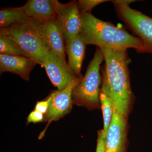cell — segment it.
<instances>
[{"label":"cell","mask_w":152,"mask_h":152,"mask_svg":"<svg viewBox=\"0 0 152 152\" xmlns=\"http://www.w3.org/2000/svg\"><path fill=\"white\" fill-rule=\"evenodd\" d=\"M38 63L25 56H13L0 54V73L9 72L16 74L25 80L28 81L31 72Z\"/></svg>","instance_id":"11"},{"label":"cell","mask_w":152,"mask_h":152,"mask_svg":"<svg viewBox=\"0 0 152 152\" xmlns=\"http://www.w3.org/2000/svg\"><path fill=\"white\" fill-rule=\"evenodd\" d=\"M135 0H113L117 17L124 22L134 36L143 42L146 53H152V18L131 8L130 4Z\"/></svg>","instance_id":"5"},{"label":"cell","mask_w":152,"mask_h":152,"mask_svg":"<svg viewBox=\"0 0 152 152\" xmlns=\"http://www.w3.org/2000/svg\"><path fill=\"white\" fill-rule=\"evenodd\" d=\"M42 23L36 19L29 18L24 21L1 28L18 44L28 58L41 66L49 51L41 34Z\"/></svg>","instance_id":"3"},{"label":"cell","mask_w":152,"mask_h":152,"mask_svg":"<svg viewBox=\"0 0 152 152\" xmlns=\"http://www.w3.org/2000/svg\"><path fill=\"white\" fill-rule=\"evenodd\" d=\"M42 66L45 69L52 84L59 91L70 85H77L82 80L75 75L66 60L50 51L47 53Z\"/></svg>","instance_id":"6"},{"label":"cell","mask_w":152,"mask_h":152,"mask_svg":"<svg viewBox=\"0 0 152 152\" xmlns=\"http://www.w3.org/2000/svg\"><path fill=\"white\" fill-rule=\"evenodd\" d=\"M29 18L21 7L1 8L0 10V27L7 28L16 23L24 21Z\"/></svg>","instance_id":"14"},{"label":"cell","mask_w":152,"mask_h":152,"mask_svg":"<svg viewBox=\"0 0 152 152\" xmlns=\"http://www.w3.org/2000/svg\"><path fill=\"white\" fill-rule=\"evenodd\" d=\"M100 100L103 115L104 129L103 130L106 136L113 115V106L110 98L102 93H100Z\"/></svg>","instance_id":"16"},{"label":"cell","mask_w":152,"mask_h":152,"mask_svg":"<svg viewBox=\"0 0 152 152\" xmlns=\"http://www.w3.org/2000/svg\"><path fill=\"white\" fill-rule=\"evenodd\" d=\"M44 118L45 116L43 114L34 110L29 115L27 118V122L28 124L41 122L44 121Z\"/></svg>","instance_id":"19"},{"label":"cell","mask_w":152,"mask_h":152,"mask_svg":"<svg viewBox=\"0 0 152 152\" xmlns=\"http://www.w3.org/2000/svg\"><path fill=\"white\" fill-rule=\"evenodd\" d=\"M104 64L101 67V93L111 100L114 110L128 118L134 94L131 88L128 49L102 48Z\"/></svg>","instance_id":"1"},{"label":"cell","mask_w":152,"mask_h":152,"mask_svg":"<svg viewBox=\"0 0 152 152\" xmlns=\"http://www.w3.org/2000/svg\"><path fill=\"white\" fill-rule=\"evenodd\" d=\"M112 1L108 0H79L77 6L80 13H91V11L96 6L106 2Z\"/></svg>","instance_id":"17"},{"label":"cell","mask_w":152,"mask_h":152,"mask_svg":"<svg viewBox=\"0 0 152 152\" xmlns=\"http://www.w3.org/2000/svg\"><path fill=\"white\" fill-rule=\"evenodd\" d=\"M106 136L103 130L98 131L96 152H105Z\"/></svg>","instance_id":"18"},{"label":"cell","mask_w":152,"mask_h":152,"mask_svg":"<svg viewBox=\"0 0 152 152\" xmlns=\"http://www.w3.org/2000/svg\"><path fill=\"white\" fill-rule=\"evenodd\" d=\"M80 15L82 25L80 34L86 45H95L100 48H133L137 53H146L143 41L124 28L102 20L91 13Z\"/></svg>","instance_id":"2"},{"label":"cell","mask_w":152,"mask_h":152,"mask_svg":"<svg viewBox=\"0 0 152 152\" xmlns=\"http://www.w3.org/2000/svg\"><path fill=\"white\" fill-rule=\"evenodd\" d=\"M50 99L49 97L45 100L38 102L35 106V110L45 115L48 110Z\"/></svg>","instance_id":"20"},{"label":"cell","mask_w":152,"mask_h":152,"mask_svg":"<svg viewBox=\"0 0 152 152\" xmlns=\"http://www.w3.org/2000/svg\"><path fill=\"white\" fill-rule=\"evenodd\" d=\"M0 54L13 56L28 57L21 47L10 38L2 29H0Z\"/></svg>","instance_id":"15"},{"label":"cell","mask_w":152,"mask_h":152,"mask_svg":"<svg viewBox=\"0 0 152 152\" xmlns=\"http://www.w3.org/2000/svg\"><path fill=\"white\" fill-rule=\"evenodd\" d=\"M86 46L80 34L65 45L66 53L68 58V65L75 75L81 79L83 78L81 70L85 57Z\"/></svg>","instance_id":"12"},{"label":"cell","mask_w":152,"mask_h":152,"mask_svg":"<svg viewBox=\"0 0 152 152\" xmlns=\"http://www.w3.org/2000/svg\"><path fill=\"white\" fill-rule=\"evenodd\" d=\"M54 1L56 17L66 45L80 34L81 29V17L77 2L72 1L66 4H62L57 0H54Z\"/></svg>","instance_id":"7"},{"label":"cell","mask_w":152,"mask_h":152,"mask_svg":"<svg viewBox=\"0 0 152 152\" xmlns=\"http://www.w3.org/2000/svg\"><path fill=\"white\" fill-rule=\"evenodd\" d=\"M41 34L49 50L66 60L64 39L56 17L42 23Z\"/></svg>","instance_id":"10"},{"label":"cell","mask_w":152,"mask_h":152,"mask_svg":"<svg viewBox=\"0 0 152 152\" xmlns=\"http://www.w3.org/2000/svg\"><path fill=\"white\" fill-rule=\"evenodd\" d=\"M104 61L102 51L100 48L96 47L85 76L73 90L72 99L74 104L90 110L99 109L101 107L100 96L102 77L100 71L101 64Z\"/></svg>","instance_id":"4"},{"label":"cell","mask_w":152,"mask_h":152,"mask_svg":"<svg viewBox=\"0 0 152 152\" xmlns=\"http://www.w3.org/2000/svg\"><path fill=\"white\" fill-rule=\"evenodd\" d=\"M21 7L28 18L42 23L56 17L54 0H29Z\"/></svg>","instance_id":"13"},{"label":"cell","mask_w":152,"mask_h":152,"mask_svg":"<svg viewBox=\"0 0 152 152\" xmlns=\"http://www.w3.org/2000/svg\"><path fill=\"white\" fill-rule=\"evenodd\" d=\"M76 86L74 84L69 85L62 91H53L49 96L50 101L48 110L44 118L45 122H48V125L40 134L39 138L43 137L45 130L52 122L60 119L71 111L73 104L72 93Z\"/></svg>","instance_id":"8"},{"label":"cell","mask_w":152,"mask_h":152,"mask_svg":"<svg viewBox=\"0 0 152 152\" xmlns=\"http://www.w3.org/2000/svg\"><path fill=\"white\" fill-rule=\"evenodd\" d=\"M128 118L114 110L106 136L105 152H127Z\"/></svg>","instance_id":"9"}]
</instances>
